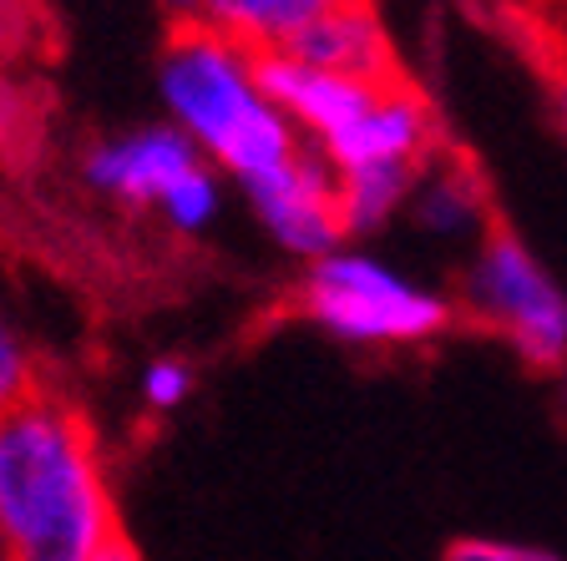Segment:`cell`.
Here are the masks:
<instances>
[{
  "instance_id": "14",
  "label": "cell",
  "mask_w": 567,
  "mask_h": 561,
  "mask_svg": "<svg viewBox=\"0 0 567 561\" xmlns=\"http://www.w3.org/2000/svg\"><path fill=\"white\" fill-rule=\"evenodd\" d=\"M441 561H563L557 551L532 547V541H502V537H461L446 547Z\"/></svg>"
},
{
  "instance_id": "13",
  "label": "cell",
  "mask_w": 567,
  "mask_h": 561,
  "mask_svg": "<svg viewBox=\"0 0 567 561\" xmlns=\"http://www.w3.org/2000/svg\"><path fill=\"white\" fill-rule=\"evenodd\" d=\"M35 385H41V380H35L31 350H25V340L16 334L11 319L0 314V409L16 405L21 395H31Z\"/></svg>"
},
{
  "instance_id": "15",
  "label": "cell",
  "mask_w": 567,
  "mask_h": 561,
  "mask_svg": "<svg viewBox=\"0 0 567 561\" xmlns=\"http://www.w3.org/2000/svg\"><path fill=\"white\" fill-rule=\"evenodd\" d=\"M543 41H547V51H532V56H537V66H543V76H547L553 117H557V132H563V142H567V35H537L532 46H543Z\"/></svg>"
},
{
  "instance_id": "17",
  "label": "cell",
  "mask_w": 567,
  "mask_h": 561,
  "mask_svg": "<svg viewBox=\"0 0 567 561\" xmlns=\"http://www.w3.org/2000/svg\"><path fill=\"white\" fill-rule=\"evenodd\" d=\"M163 6L177 15V21H183V15H198V6H203V0H163Z\"/></svg>"
},
{
  "instance_id": "16",
  "label": "cell",
  "mask_w": 567,
  "mask_h": 561,
  "mask_svg": "<svg viewBox=\"0 0 567 561\" xmlns=\"http://www.w3.org/2000/svg\"><path fill=\"white\" fill-rule=\"evenodd\" d=\"M92 561H142V557H137V547H132L127 537H112L102 551H96Z\"/></svg>"
},
{
  "instance_id": "5",
  "label": "cell",
  "mask_w": 567,
  "mask_h": 561,
  "mask_svg": "<svg viewBox=\"0 0 567 561\" xmlns=\"http://www.w3.org/2000/svg\"><path fill=\"white\" fill-rule=\"evenodd\" d=\"M244 198L254 202V212H259V222L269 228V238L284 248V253L305 258V263H315V258L334 253V248L344 243V218H340V177H334L330 157L319 153V147H299L289 163L269 167V173L248 177Z\"/></svg>"
},
{
  "instance_id": "4",
  "label": "cell",
  "mask_w": 567,
  "mask_h": 561,
  "mask_svg": "<svg viewBox=\"0 0 567 561\" xmlns=\"http://www.w3.org/2000/svg\"><path fill=\"white\" fill-rule=\"evenodd\" d=\"M456 309L476 329L507 340L512 354L532 370L567 364V293L532 258V248L507 228H486L461 273Z\"/></svg>"
},
{
  "instance_id": "19",
  "label": "cell",
  "mask_w": 567,
  "mask_h": 561,
  "mask_svg": "<svg viewBox=\"0 0 567 561\" xmlns=\"http://www.w3.org/2000/svg\"><path fill=\"white\" fill-rule=\"evenodd\" d=\"M563 385H567V364H563Z\"/></svg>"
},
{
  "instance_id": "7",
  "label": "cell",
  "mask_w": 567,
  "mask_h": 561,
  "mask_svg": "<svg viewBox=\"0 0 567 561\" xmlns=\"http://www.w3.org/2000/svg\"><path fill=\"white\" fill-rule=\"evenodd\" d=\"M279 51L309 61V66L340 71V76H365V82H380V76L405 71L370 0H344V6L324 11L319 21H309L299 35H289Z\"/></svg>"
},
{
  "instance_id": "9",
  "label": "cell",
  "mask_w": 567,
  "mask_h": 561,
  "mask_svg": "<svg viewBox=\"0 0 567 561\" xmlns=\"http://www.w3.org/2000/svg\"><path fill=\"white\" fill-rule=\"evenodd\" d=\"M344 0H203L198 15L248 51H279L289 35H299L309 21L334 11Z\"/></svg>"
},
{
  "instance_id": "6",
  "label": "cell",
  "mask_w": 567,
  "mask_h": 561,
  "mask_svg": "<svg viewBox=\"0 0 567 561\" xmlns=\"http://www.w3.org/2000/svg\"><path fill=\"white\" fill-rule=\"evenodd\" d=\"M198 163L203 153L188 132L173 127V122H153V127L96 142L82 157V173L102 198L127 202V208H157L167 187Z\"/></svg>"
},
{
  "instance_id": "1",
  "label": "cell",
  "mask_w": 567,
  "mask_h": 561,
  "mask_svg": "<svg viewBox=\"0 0 567 561\" xmlns=\"http://www.w3.org/2000/svg\"><path fill=\"white\" fill-rule=\"evenodd\" d=\"M117 527V501L86 409L35 385L0 409V557L92 561Z\"/></svg>"
},
{
  "instance_id": "12",
  "label": "cell",
  "mask_w": 567,
  "mask_h": 561,
  "mask_svg": "<svg viewBox=\"0 0 567 561\" xmlns=\"http://www.w3.org/2000/svg\"><path fill=\"white\" fill-rule=\"evenodd\" d=\"M193 395V370L188 360H153L147 370H142V405L157 409V415H173V409H183Z\"/></svg>"
},
{
  "instance_id": "18",
  "label": "cell",
  "mask_w": 567,
  "mask_h": 561,
  "mask_svg": "<svg viewBox=\"0 0 567 561\" xmlns=\"http://www.w3.org/2000/svg\"><path fill=\"white\" fill-rule=\"evenodd\" d=\"M0 127H6V102H0Z\"/></svg>"
},
{
  "instance_id": "8",
  "label": "cell",
  "mask_w": 567,
  "mask_h": 561,
  "mask_svg": "<svg viewBox=\"0 0 567 561\" xmlns=\"http://www.w3.org/2000/svg\"><path fill=\"white\" fill-rule=\"evenodd\" d=\"M411 218L421 222L425 233L436 238H482L492 228V198H486V183L476 177V167L466 157L436 153L425 157L415 167V183H411V198H405Z\"/></svg>"
},
{
  "instance_id": "11",
  "label": "cell",
  "mask_w": 567,
  "mask_h": 561,
  "mask_svg": "<svg viewBox=\"0 0 567 561\" xmlns=\"http://www.w3.org/2000/svg\"><path fill=\"white\" fill-rule=\"evenodd\" d=\"M218 208H224V173H218L208 157H203L198 167H188V173L163 193V202H157V212L173 222L177 233H203V228H213Z\"/></svg>"
},
{
  "instance_id": "10",
  "label": "cell",
  "mask_w": 567,
  "mask_h": 561,
  "mask_svg": "<svg viewBox=\"0 0 567 561\" xmlns=\"http://www.w3.org/2000/svg\"><path fill=\"white\" fill-rule=\"evenodd\" d=\"M334 177H340L344 233L365 238V233H380V228H385V222L405 208L411 183H415V167H405V163H370V167H350V173H334Z\"/></svg>"
},
{
  "instance_id": "2",
  "label": "cell",
  "mask_w": 567,
  "mask_h": 561,
  "mask_svg": "<svg viewBox=\"0 0 567 561\" xmlns=\"http://www.w3.org/2000/svg\"><path fill=\"white\" fill-rule=\"evenodd\" d=\"M157 92L167 122L183 127L198 153L234 183L289 163L305 147L299 127L259 82V51H248L203 15H183L167 31L157 61Z\"/></svg>"
},
{
  "instance_id": "3",
  "label": "cell",
  "mask_w": 567,
  "mask_h": 561,
  "mask_svg": "<svg viewBox=\"0 0 567 561\" xmlns=\"http://www.w3.org/2000/svg\"><path fill=\"white\" fill-rule=\"evenodd\" d=\"M299 309L315 329L354 350H405L446 334L456 304L415 283L411 273L390 269L385 258L360 248H334L315 258L299 283Z\"/></svg>"
}]
</instances>
